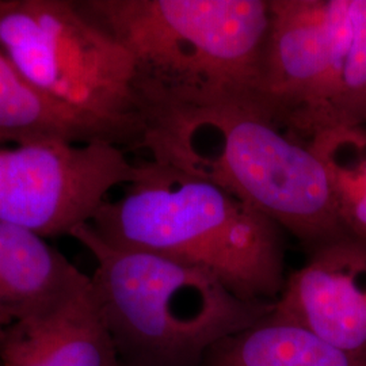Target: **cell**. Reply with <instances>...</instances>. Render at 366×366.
Listing matches in <instances>:
<instances>
[{
    "label": "cell",
    "instance_id": "obj_6",
    "mask_svg": "<svg viewBox=\"0 0 366 366\" xmlns=\"http://www.w3.org/2000/svg\"><path fill=\"white\" fill-rule=\"evenodd\" d=\"M139 172L113 145L0 144V222L44 237L71 236Z\"/></svg>",
    "mask_w": 366,
    "mask_h": 366
},
{
    "label": "cell",
    "instance_id": "obj_7",
    "mask_svg": "<svg viewBox=\"0 0 366 366\" xmlns=\"http://www.w3.org/2000/svg\"><path fill=\"white\" fill-rule=\"evenodd\" d=\"M274 311L338 347L366 353L365 239L345 236L312 249L287 277Z\"/></svg>",
    "mask_w": 366,
    "mask_h": 366
},
{
    "label": "cell",
    "instance_id": "obj_2",
    "mask_svg": "<svg viewBox=\"0 0 366 366\" xmlns=\"http://www.w3.org/2000/svg\"><path fill=\"white\" fill-rule=\"evenodd\" d=\"M90 227L110 246L207 272L239 297L275 302L285 281V231L219 186L157 160Z\"/></svg>",
    "mask_w": 366,
    "mask_h": 366
},
{
    "label": "cell",
    "instance_id": "obj_13",
    "mask_svg": "<svg viewBox=\"0 0 366 366\" xmlns=\"http://www.w3.org/2000/svg\"><path fill=\"white\" fill-rule=\"evenodd\" d=\"M310 147L326 169L343 227L366 240V127L323 132Z\"/></svg>",
    "mask_w": 366,
    "mask_h": 366
},
{
    "label": "cell",
    "instance_id": "obj_4",
    "mask_svg": "<svg viewBox=\"0 0 366 366\" xmlns=\"http://www.w3.org/2000/svg\"><path fill=\"white\" fill-rule=\"evenodd\" d=\"M71 236L95 259L92 293L121 366L197 365L274 310V302L244 300L190 264L110 246L90 224Z\"/></svg>",
    "mask_w": 366,
    "mask_h": 366
},
{
    "label": "cell",
    "instance_id": "obj_5",
    "mask_svg": "<svg viewBox=\"0 0 366 366\" xmlns=\"http://www.w3.org/2000/svg\"><path fill=\"white\" fill-rule=\"evenodd\" d=\"M0 51L44 94L133 133L145 109L128 51L74 0H0Z\"/></svg>",
    "mask_w": 366,
    "mask_h": 366
},
{
    "label": "cell",
    "instance_id": "obj_14",
    "mask_svg": "<svg viewBox=\"0 0 366 366\" xmlns=\"http://www.w3.org/2000/svg\"><path fill=\"white\" fill-rule=\"evenodd\" d=\"M11 323H13V319L9 315H6L0 311V342L3 340V335H4L6 330Z\"/></svg>",
    "mask_w": 366,
    "mask_h": 366
},
{
    "label": "cell",
    "instance_id": "obj_11",
    "mask_svg": "<svg viewBox=\"0 0 366 366\" xmlns=\"http://www.w3.org/2000/svg\"><path fill=\"white\" fill-rule=\"evenodd\" d=\"M316 127L319 134L366 127V0H343L332 11L322 56Z\"/></svg>",
    "mask_w": 366,
    "mask_h": 366
},
{
    "label": "cell",
    "instance_id": "obj_8",
    "mask_svg": "<svg viewBox=\"0 0 366 366\" xmlns=\"http://www.w3.org/2000/svg\"><path fill=\"white\" fill-rule=\"evenodd\" d=\"M1 366H121L92 284L46 314L13 322L0 342Z\"/></svg>",
    "mask_w": 366,
    "mask_h": 366
},
{
    "label": "cell",
    "instance_id": "obj_10",
    "mask_svg": "<svg viewBox=\"0 0 366 366\" xmlns=\"http://www.w3.org/2000/svg\"><path fill=\"white\" fill-rule=\"evenodd\" d=\"M90 282L44 236L0 222V311L13 322L52 311Z\"/></svg>",
    "mask_w": 366,
    "mask_h": 366
},
{
    "label": "cell",
    "instance_id": "obj_1",
    "mask_svg": "<svg viewBox=\"0 0 366 366\" xmlns=\"http://www.w3.org/2000/svg\"><path fill=\"white\" fill-rule=\"evenodd\" d=\"M76 6L131 54L147 129L157 118L190 109L236 106L263 114L270 0H76Z\"/></svg>",
    "mask_w": 366,
    "mask_h": 366
},
{
    "label": "cell",
    "instance_id": "obj_12",
    "mask_svg": "<svg viewBox=\"0 0 366 366\" xmlns=\"http://www.w3.org/2000/svg\"><path fill=\"white\" fill-rule=\"evenodd\" d=\"M209 366H366V353L335 346L274 310L214 346Z\"/></svg>",
    "mask_w": 366,
    "mask_h": 366
},
{
    "label": "cell",
    "instance_id": "obj_9",
    "mask_svg": "<svg viewBox=\"0 0 366 366\" xmlns=\"http://www.w3.org/2000/svg\"><path fill=\"white\" fill-rule=\"evenodd\" d=\"M106 144L142 149L131 132L63 105L30 83L0 51V144Z\"/></svg>",
    "mask_w": 366,
    "mask_h": 366
},
{
    "label": "cell",
    "instance_id": "obj_3",
    "mask_svg": "<svg viewBox=\"0 0 366 366\" xmlns=\"http://www.w3.org/2000/svg\"><path fill=\"white\" fill-rule=\"evenodd\" d=\"M143 149L239 198L310 251L350 236L322 160L258 112L236 106L174 112L149 124Z\"/></svg>",
    "mask_w": 366,
    "mask_h": 366
}]
</instances>
